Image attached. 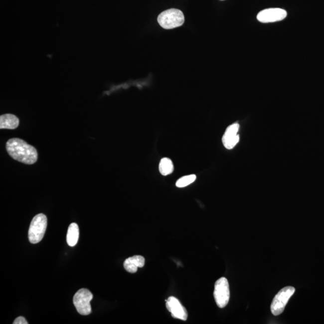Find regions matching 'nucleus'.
Returning <instances> with one entry per match:
<instances>
[{"label":"nucleus","instance_id":"obj_1","mask_svg":"<svg viewBox=\"0 0 324 324\" xmlns=\"http://www.w3.org/2000/svg\"><path fill=\"white\" fill-rule=\"evenodd\" d=\"M6 150L11 158L23 163L32 164L37 161L36 149L19 138L8 140L6 143Z\"/></svg>","mask_w":324,"mask_h":324},{"label":"nucleus","instance_id":"obj_2","mask_svg":"<svg viewBox=\"0 0 324 324\" xmlns=\"http://www.w3.org/2000/svg\"><path fill=\"white\" fill-rule=\"evenodd\" d=\"M158 21L162 28L172 29L181 26L184 22V16L181 10L170 8L159 14Z\"/></svg>","mask_w":324,"mask_h":324},{"label":"nucleus","instance_id":"obj_3","mask_svg":"<svg viewBox=\"0 0 324 324\" xmlns=\"http://www.w3.org/2000/svg\"><path fill=\"white\" fill-rule=\"evenodd\" d=\"M47 228V217L39 214L32 219L28 231V239L32 244L39 243L45 235Z\"/></svg>","mask_w":324,"mask_h":324},{"label":"nucleus","instance_id":"obj_4","mask_svg":"<svg viewBox=\"0 0 324 324\" xmlns=\"http://www.w3.org/2000/svg\"><path fill=\"white\" fill-rule=\"evenodd\" d=\"M295 291L296 289L294 287H287L282 289L276 294L271 305V311L273 315L278 316L284 312L289 300L294 295Z\"/></svg>","mask_w":324,"mask_h":324},{"label":"nucleus","instance_id":"obj_5","mask_svg":"<svg viewBox=\"0 0 324 324\" xmlns=\"http://www.w3.org/2000/svg\"><path fill=\"white\" fill-rule=\"evenodd\" d=\"M93 298L92 293L85 288L81 289L75 294L73 304L79 314L88 315L91 313L90 302Z\"/></svg>","mask_w":324,"mask_h":324},{"label":"nucleus","instance_id":"obj_6","mask_svg":"<svg viewBox=\"0 0 324 324\" xmlns=\"http://www.w3.org/2000/svg\"><path fill=\"white\" fill-rule=\"evenodd\" d=\"M214 297L218 307L223 308L228 305L230 291L228 280L225 278H221L215 283Z\"/></svg>","mask_w":324,"mask_h":324},{"label":"nucleus","instance_id":"obj_7","mask_svg":"<svg viewBox=\"0 0 324 324\" xmlns=\"http://www.w3.org/2000/svg\"><path fill=\"white\" fill-rule=\"evenodd\" d=\"M287 16V11L282 8H267L259 12L257 19L263 23L275 22L284 19Z\"/></svg>","mask_w":324,"mask_h":324},{"label":"nucleus","instance_id":"obj_8","mask_svg":"<svg viewBox=\"0 0 324 324\" xmlns=\"http://www.w3.org/2000/svg\"><path fill=\"white\" fill-rule=\"evenodd\" d=\"M166 306L172 317L176 319L186 321L188 314L186 310L179 300L174 297H170L166 300Z\"/></svg>","mask_w":324,"mask_h":324},{"label":"nucleus","instance_id":"obj_9","mask_svg":"<svg viewBox=\"0 0 324 324\" xmlns=\"http://www.w3.org/2000/svg\"><path fill=\"white\" fill-rule=\"evenodd\" d=\"M240 125L238 123H234L226 130L222 138L223 146L226 149H232L239 142L240 137L237 134Z\"/></svg>","mask_w":324,"mask_h":324},{"label":"nucleus","instance_id":"obj_10","mask_svg":"<svg viewBox=\"0 0 324 324\" xmlns=\"http://www.w3.org/2000/svg\"><path fill=\"white\" fill-rule=\"evenodd\" d=\"M145 265V258L143 256L135 255L126 259L124 263V267L127 272L135 273L138 268H142Z\"/></svg>","mask_w":324,"mask_h":324},{"label":"nucleus","instance_id":"obj_11","mask_svg":"<svg viewBox=\"0 0 324 324\" xmlns=\"http://www.w3.org/2000/svg\"><path fill=\"white\" fill-rule=\"evenodd\" d=\"M19 120L13 114H7L0 117V129H15L18 127Z\"/></svg>","mask_w":324,"mask_h":324},{"label":"nucleus","instance_id":"obj_12","mask_svg":"<svg viewBox=\"0 0 324 324\" xmlns=\"http://www.w3.org/2000/svg\"><path fill=\"white\" fill-rule=\"evenodd\" d=\"M79 237V227L77 224L72 223L69 226L67 234V243L71 247L75 246L77 244Z\"/></svg>","mask_w":324,"mask_h":324},{"label":"nucleus","instance_id":"obj_13","mask_svg":"<svg viewBox=\"0 0 324 324\" xmlns=\"http://www.w3.org/2000/svg\"><path fill=\"white\" fill-rule=\"evenodd\" d=\"M159 171L162 175L166 176L170 175L173 171V164L170 159L164 158L162 159L159 164Z\"/></svg>","mask_w":324,"mask_h":324},{"label":"nucleus","instance_id":"obj_14","mask_svg":"<svg viewBox=\"0 0 324 324\" xmlns=\"http://www.w3.org/2000/svg\"><path fill=\"white\" fill-rule=\"evenodd\" d=\"M195 175H189L182 176L176 182V186L179 188L185 187L190 185L196 180Z\"/></svg>","mask_w":324,"mask_h":324},{"label":"nucleus","instance_id":"obj_15","mask_svg":"<svg viewBox=\"0 0 324 324\" xmlns=\"http://www.w3.org/2000/svg\"><path fill=\"white\" fill-rule=\"evenodd\" d=\"M13 324H28V323L23 317H19L17 318L13 323Z\"/></svg>","mask_w":324,"mask_h":324},{"label":"nucleus","instance_id":"obj_16","mask_svg":"<svg viewBox=\"0 0 324 324\" xmlns=\"http://www.w3.org/2000/svg\"><path fill=\"white\" fill-rule=\"evenodd\" d=\"M221 1H223V0H221Z\"/></svg>","mask_w":324,"mask_h":324}]
</instances>
